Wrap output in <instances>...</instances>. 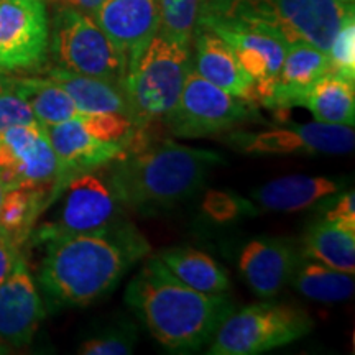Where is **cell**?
Here are the masks:
<instances>
[{"mask_svg": "<svg viewBox=\"0 0 355 355\" xmlns=\"http://www.w3.org/2000/svg\"><path fill=\"white\" fill-rule=\"evenodd\" d=\"M60 196H63V206L58 219L35 230V241L38 243L60 235L96 232L122 220L121 204L115 198L104 166L74 176Z\"/></svg>", "mask_w": 355, "mask_h": 355, "instance_id": "obj_9", "label": "cell"}, {"mask_svg": "<svg viewBox=\"0 0 355 355\" xmlns=\"http://www.w3.org/2000/svg\"><path fill=\"white\" fill-rule=\"evenodd\" d=\"M76 119L96 139L114 141V144H121L123 146L130 145L139 135L130 119L121 114H81Z\"/></svg>", "mask_w": 355, "mask_h": 355, "instance_id": "obj_30", "label": "cell"}, {"mask_svg": "<svg viewBox=\"0 0 355 355\" xmlns=\"http://www.w3.org/2000/svg\"><path fill=\"white\" fill-rule=\"evenodd\" d=\"M224 162L211 150L173 140L125 152L109 163L107 178L121 206L144 216L170 211L193 196Z\"/></svg>", "mask_w": 355, "mask_h": 355, "instance_id": "obj_3", "label": "cell"}, {"mask_svg": "<svg viewBox=\"0 0 355 355\" xmlns=\"http://www.w3.org/2000/svg\"><path fill=\"white\" fill-rule=\"evenodd\" d=\"M193 68L189 44L157 33L128 66L123 89L130 105V121L140 133L163 121L176 104L186 74Z\"/></svg>", "mask_w": 355, "mask_h": 355, "instance_id": "obj_5", "label": "cell"}, {"mask_svg": "<svg viewBox=\"0 0 355 355\" xmlns=\"http://www.w3.org/2000/svg\"><path fill=\"white\" fill-rule=\"evenodd\" d=\"M202 2H206V0H201V3H202Z\"/></svg>", "mask_w": 355, "mask_h": 355, "instance_id": "obj_40", "label": "cell"}, {"mask_svg": "<svg viewBox=\"0 0 355 355\" xmlns=\"http://www.w3.org/2000/svg\"><path fill=\"white\" fill-rule=\"evenodd\" d=\"M175 277L193 290L207 295H224L230 282L222 266L211 255L191 247H173L157 255Z\"/></svg>", "mask_w": 355, "mask_h": 355, "instance_id": "obj_22", "label": "cell"}, {"mask_svg": "<svg viewBox=\"0 0 355 355\" xmlns=\"http://www.w3.org/2000/svg\"><path fill=\"white\" fill-rule=\"evenodd\" d=\"M204 211L209 214L212 219L225 222L237 219L239 216L254 214L255 209L252 202L243 201V199L234 196L230 193H220V191H212L206 196L204 201Z\"/></svg>", "mask_w": 355, "mask_h": 355, "instance_id": "obj_33", "label": "cell"}, {"mask_svg": "<svg viewBox=\"0 0 355 355\" xmlns=\"http://www.w3.org/2000/svg\"><path fill=\"white\" fill-rule=\"evenodd\" d=\"M259 119L252 102L239 99L189 69L176 104L163 119L178 139H201Z\"/></svg>", "mask_w": 355, "mask_h": 355, "instance_id": "obj_8", "label": "cell"}, {"mask_svg": "<svg viewBox=\"0 0 355 355\" xmlns=\"http://www.w3.org/2000/svg\"><path fill=\"white\" fill-rule=\"evenodd\" d=\"M55 178V152L43 125L35 122L0 130V181L7 189H51Z\"/></svg>", "mask_w": 355, "mask_h": 355, "instance_id": "obj_11", "label": "cell"}, {"mask_svg": "<svg viewBox=\"0 0 355 355\" xmlns=\"http://www.w3.org/2000/svg\"><path fill=\"white\" fill-rule=\"evenodd\" d=\"M137 344V327L127 321L109 327L81 344L78 352L83 355H128Z\"/></svg>", "mask_w": 355, "mask_h": 355, "instance_id": "obj_31", "label": "cell"}, {"mask_svg": "<svg viewBox=\"0 0 355 355\" xmlns=\"http://www.w3.org/2000/svg\"><path fill=\"white\" fill-rule=\"evenodd\" d=\"M92 17L127 58V69L159 30L157 0H102Z\"/></svg>", "mask_w": 355, "mask_h": 355, "instance_id": "obj_15", "label": "cell"}, {"mask_svg": "<svg viewBox=\"0 0 355 355\" xmlns=\"http://www.w3.org/2000/svg\"><path fill=\"white\" fill-rule=\"evenodd\" d=\"M6 191H7V188H6V186H3V183H2V181H0V202H2L3 193H6Z\"/></svg>", "mask_w": 355, "mask_h": 355, "instance_id": "obj_37", "label": "cell"}, {"mask_svg": "<svg viewBox=\"0 0 355 355\" xmlns=\"http://www.w3.org/2000/svg\"><path fill=\"white\" fill-rule=\"evenodd\" d=\"M37 119L12 83L10 73H0V130L35 123Z\"/></svg>", "mask_w": 355, "mask_h": 355, "instance_id": "obj_32", "label": "cell"}, {"mask_svg": "<svg viewBox=\"0 0 355 355\" xmlns=\"http://www.w3.org/2000/svg\"><path fill=\"white\" fill-rule=\"evenodd\" d=\"M7 352H8V350L6 349V345L0 344V354H7Z\"/></svg>", "mask_w": 355, "mask_h": 355, "instance_id": "obj_39", "label": "cell"}, {"mask_svg": "<svg viewBox=\"0 0 355 355\" xmlns=\"http://www.w3.org/2000/svg\"><path fill=\"white\" fill-rule=\"evenodd\" d=\"M355 83L327 73L311 86L298 101L300 107L309 109L314 121L332 125L354 127Z\"/></svg>", "mask_w": 355, "mask_h": 355, "instance_id": "obj_23", "label": "cell"}, {"mask_svg": "<svg viewBox=\"0 0 355 355\" xmlns=\"http://www.w3.org/2000/svg\"><path fill=\"white\" fill-rule=\"evenodd\" d=\"M20 257V247L12 241L8 234L0 229V285L10 275L13 265Z\"/></svg>", "mask_w": 355, "mask_h": 355, "instance_id": "obj_35", "label": "cell"}, {"mask_svg": "<svg viewBox=\"0 0 355 355\" xmlns=\"http://www.w3.org/2000/svg\"><path fill=\"white\" fill-rule=\"evenodd\" d=\"M336 201L326 211L322 219L337 222L350 230H355V193L345 191L343 194H336Z\"/></svg>", "mask_w": 355, "mask_h": 355, "instance_id": "obj_34", "label": "cell"}, {"mask_svg": "<svg viewBox=\"0 0 355 355\" xmlns=\"http://www.w3.org/2000/svg\"><path fill=\"white\" fill-rule=\"evenodd\" d=\"M347 181L331 176H283L252 191L260 207L275 212H298L334 198Z\"/></svg>", "mask_w": 355, "mask_h": 355, "instance_id": "obj_20", "label": "cell"}, {"mask_svg": "<svg viewBox=\"0 0 355 355\" xmlns=\"http://www.w3.org/2000/svg\"><path fill=\"white\" fill-rule=\"evenodd\" d=\"M44 316L46 311L37 283L20 255L0 285V337L13 345L30 344Z\"/></svg>", "mask_w": 355, "mask_h": 355, "instance_id": "obj_14", "label": "cell"}, {"mask_svg": "<svg viewBox=\"0 0 355 355\" xmlns=\"http://www.w3.org/2000/svg\"><path fill=\"white\" fill-rule=\"evenodd\" d=\"M46 76L68 92L81 114L109 112L130 119V105L122 84L94 76H84L60 66L48 69Z\"/></svg>", "mask_w": 355, "mask_h": 355, "instance_id": "obj_21", "label": "cell"}, {"mask_svg": "<svg viewBox=\"0 0 355 355\" xmlns=\"http://www.w3.org/2000/svg\"><path fill=\"white\" fill-rule=\"evenodd\" d=\"M354 6L337 0H206L196 24H224L268 35L285 46L306 43L327 53Z\"/></svg>", "mask_w": 355, "mask_h": 355, "instance_id": "obj_4", "label": "cell"}, {"mask_svg": "<svg viewBox=\"0 0 355 355\" xmlns=\"http://www.w3.org/2000/svg\"><path fill=\"white\" fill-rule=\"evenodd\" d=\"M50 51L56 66L123 86L127 58L101 28L94 17L78 8H55Z\"/></svg>", "mask_w": 355, "mask_h": 355, "instance_id": "obj_6", "label": "cell"}, {"mask_svg": "<svg viewBox=\"0 0 355 355\" xmlns=\"http://www.w3.org/2000/svg\"><path fill=\"white\" fill-rule=\"evenodd\" d=\"M229 144L243 153L291 155V153H350L355 145L354 127L311 122L257 133H234Z\"/></svg>", "mask_w": 355, "mask_h": 355, "instance_id": "obj_12", "label": "cell"}, {"mask_svg": "<svg viewBox=\"0 0 355 355\" xmlns=\"http://www.w3.org/2000/svg\"><path fill=\"white\" fill-rule=\"evenodd\" d=\"M301 254L339 272L354 275L355 230L326 219L314 222L306 230Z\"/></svg>", "mask_w": 355, "mask_h": 355, "instance_id": "obj_24", "label": "cell"}, {"mask_svg": "<svg viewBox=\"0 0 355 355\" xmlns=\"http://www.w3.org/2000/svg\"><path fill=\"white\" fill-rule=\"evenodd\" d=\"M42 243L46 250L38 285L51 308L87 306L104 298L137 261L150 255L146 239L123 219L96 232L60 235Z\"/></svg>", "mask_w": 355, "mask_h": 355, "instance_id": "obj_1", "label": "cell"}, {"mask_svg": "<svg viewBox=\"0 0 355 355\" xmlns=\"http://www.w3.org/2000/svg\"><path fill=\"white\" fill-rule=\"evenodd\" d=\"M339 3H343V6H354V0H337Z\"/></svg>", "mask_w": 355, "mask_h": 355, "instance_id": "obj_38", "label": "cell"}, {"mask_svg": "<svg viewBox=\"0 0 355 355\" xmlns=\"http://www.w3.org/2000/svg\"><path fill=\"white\" fill-rule=\"evenodd\" d=\"M327 73H331L327 53L306 43L286 46L272 94L263 105L278 110L296 107L304 92Z\"/></svg>", "mask_w": 355, "mask_h": 355, "instance_id": "obj_19", "label": "cell"}, {"mask_svg": "<svg viewBox=\"0 0 355 355\" xmlns=\"http://www.w3.org/2000/svg\"><path fill=\"white\" fill-rule=\"evenodd\" d=\"M12 83L30 105L40 125H56L81 115L68 92L48 76H12Z\"/></svg>", "mask_w": 355, "mask_h": 355, "instance_id": "obj_25", "label": "cell"}, {"mask_svg": "<svg viewBox=\"0 0 355 355\" xmlns=\"http://www.w3.org/2000/svg\"><path fill=\"white\" fill-rule=\"evenodd\" d=\"M46 188H13L0 202V229L21 247L35 229V222L46 207Z\"/></svg>", "mask_w": 355, "mask_h": 355, "instance_id": "obj_27", "label": "cell"}, {"mask_svg": "<svg viewBox=\"0 0 355 355\" xmlns=\"http://www.w3.org/2000/svg\"><path fill=\"white\" fill-rule=\"evenodd\" d=\"M331 73L355 83V17L350 10L332 38L329 50Z\"/></svg>", "mask_w": 355, "mask_h": 355, "instance_id": "obj_29", "label": "cell"}, {"mask_svg": "<svg viewBox=\"0 0 355 355\" xmlns=\"http://www.w3.org/2000/svg\"><path fill=\"white\" fill-rule=\"evenodd\" d=\"M159 33L176 42L189 44L199 15L201 0H157Z\"/></svg>", "mask_w": 355, "mask_h": 355, "instance_id": "obj_28", "label": "cell"}, {"mask_svg": "<svg viewBox=\"0 0 355 355\" xmlns=\"http://www.w3.org/2000/svg\"><path fill=\"white\" fill-rule=\"evenodd\" d=\"M196 26H206L225 40L245 73L254 79L257 102L263 104L272 94L275 79L282 68L286 51L285 44L268 35L232 25L196 24Z\"/></svg>", "mask_w": 355, "mask_h": 355, "instance_id": "obj_16", "label": "cell"}, {"mask_svg": "<svg viewBox=\"0 0 355 355\" xmlns=\"http://www.w3.org/2000/svg\"><path fill=\"white\" fill-rule=\"evenodd\" d=\"M290 283L306 298L321 303L345 301L352 298L355 291L354 275L339 272L303 254L293 270Z\"/></svg>", "mask_w": 355, "mask_h": 355, "instance_id": "obj_26", "label": "cell"}, {"mask_svg": "<svg viewBox=\"0 0 355 355\" xmlns=\"http://www.w3.org/2000/svg\"><path fill=\"white\" fill-rule=\"evenodd\" d=\"M313 329V319L295 306L257 303L232 311L211 339L212 355H257L283 347Z\"/></svg>", "mask_w": 355, "mask_h": 355, "instance_id": "obj_7", "label": "cell"}, {"mask_svg": "<svg viewBox=\"0 0 355 355\" xmlns=\"http://www.w3.org/2000/svg\"><path fill=\"white\" fill-rule=\"evenodd\" d=\"M301 252L283 239L259 237L243 247L239 270L250 290L260 298H273L290 283Z\"/></svg>", "mask_w": 355, "mask_h": 355, "instance_id": "obj_17", "label": "cell"}, {"mask_svg": "<svg viewBox=\"0 0 355 355\" xmlns=\"http://www.w3.org/2000/svg\"><path fill=\"white\" fill-rule=\"evenodd\" d=\"M102 0H46L48 6L53 8H63V7H71L78 8V10L86 12L89 15H94L97 7L101 6Z\"/></svg>", "mask_w": 355, "mask_h": 355, "instance_id": "obj_36", "label": "cell"}, {"mask_svg": "<svg viewBox=\"0 0 355 355\" xmlns=\"http://www.w3.org/2000/svg\"><path fill=\"white\" fill-rule=\"evenodd\" d=\"M0 73H2V71H0Z\"/></svg>", "mask_w": 355, "mask_h": 355, "instance_id": "obj_41", "label": "cell"}, {"mask_svg": "<svg viewBox=\"0 0 355 355\" xmlns=\"http://www.w3.org/2000/svg\"><path fill=\"white\" fill-rule=\"evenodd\" d=\"M50 53L46 0H0V71H42Z\"/></svg>", "mask_w": 355, "mask_h": 355, "instance_id": "obj_10", "label": "cell"}, {"mask_svg": "<svg viewBox=\"0 0 355 355\" xmlns=\"http://www.w3.org/2000/svg\"><path fill=\"white\" fill-rule=\"evenodd\" d=\"M125 303L146 331L173 352H191L211 343L234 311L225 295H207L181 283L157 255L148 257L128 282Z\"/></svg>", "mask_w": 355, "mask_h": 355, "instance_id": "obj_2", "label": "cell"}, {"mask_svg": "<svg viewBox=\"0 0 355 355\" xmlns=\"http://www.w3.org/2000/svg\"><path fill=\"white\" fill-rule=\"evenodd\" d=\"M196 60L193 69L199 76L247 102L257 101L255 83L235 58L225 40L206 26H196Z\"/></svg>", "mask_w": 355, "mask_h": 355, "instance_id": "obj_18", "label": "cell"}, {"mask_svg": "<svg viewBox=\"0 0 355 355\" xmlns=\"http://www.w3.org/2000/svg\"><path fill=\"white\" fill-rule=\"evenodd\" d=\"M56 158V178L46 206L60 196L69 180L84 171L97 170L125 155L127 146L91 135L78 119L44 127Z\"/></svg>", "mask_w": 355, "mask_h": 355, "instance_id": "obj_13", "label": "cell"}]
</instances>
